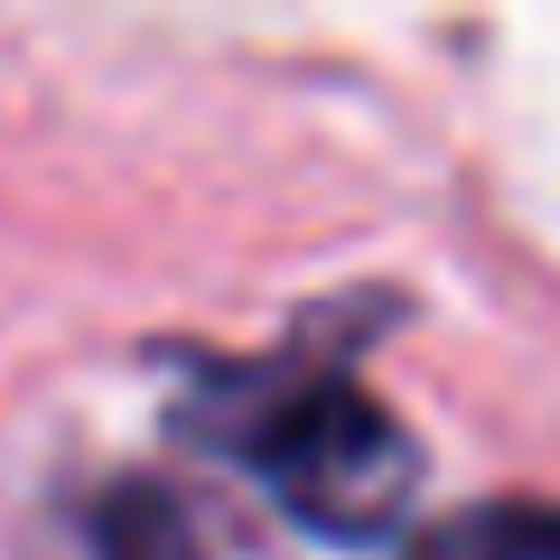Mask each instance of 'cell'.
I'll list each match as a JSON object with an SVG mask.
<instances>
[{
	"label": "cell",
	"instance_id": "obj_3",
	"mask_svg": "<svg viewBox=\"0 0 560 560\" xmlns=\"http://www.w3.org/2000/svg\"><path fill=\"white\" fill-rule=\"evenodd\" d=\"M94 551L103 560H206L187 504L160 495L150 477H121V486H103V495H94Z\"/></svg>",
	"mask_w": 560,
	"mask_h": 560
},
{
	"label": "cell",
	"instance_id": "obj_1",
	"mask_svg": "<svg viewBox=\"0 0 560 560\" xmlns=\"http://www.w3.org/2000/svg\"><path fill=\"white\" fill-rule=\"evenodd\" d=\"M197 420L308 533H337V541H364L383 523H401V504L420 486L411 430L337 364H243V374H215Z\"/></svg>",
	"mask_w": 560,
	"mask_h": 560
},
{
	"label": "cell",
	"instance_id": "obj_2",
	"mask_svg": "<svg viewBox=\"0 0 560 560\" xmlns=\"http://www.w3.org/2000/svg\"><path fill=\"white\" fill-rule=\"evenodd\" d=\"M401 560H560V504H533V495L448 504L401 541Z\"/></svg>",
	"mask_w": 560,
	"mask_h": 560
}]
</instances>
